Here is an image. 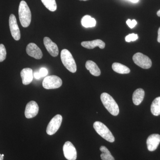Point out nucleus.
<instances>
[{
	"label": "nucleus",
	"instance_id": "obj_1",
	"mask_svg": "<svg viewBox=\"0 0 160 160\" xmlns=\"http://www.w3.org/2000/svg\"><path fill=\"white\" fill-rule=\"evenodd\" d=\"M19 17L21 25L24 28L28 27L31 23V12L26 2L22 1L18 9Z\"/></svg>",
	"mask_w": 160,
	"mask_h": 160
},
{
	"label": "nucleus",
	"instance_id": "obj_2",
	"mask_svg": "<svg viewBox=\"0 0 160 160\" xmlns=\"http://www.w3.org/2000/svg\"><path fill=\"white\" fill-rule=\"evenodd\" d=\"M103 105L109 113L113 116H117L119 113V109L114 99L108 93L103 92L101 95Z\"/></svg>",
	"mask_w": 160,
	"mask_h": 160
},
{
	"label": "nucleus",
	"instance_id": "obj_3",
	"mask_svg": "<svg viewBox=\"0 0 160 160\" xmlns=\"http://www.w3.org/2000/svg\"><path fill=\"white\" fill-rule=\"evenodd\" d=\"M61 58L63 65L70 72L74 73L77 71V65L71 52L66 49L62 50Z\"/></svg>",
	"mask_w": 160,
	"mask_h": 160
},
{
	"label": "nucleus",
	"instance_id": "obj_4",
	"mask_svg": "<svg viewBox=\"0 0 160 160\" xmlns=\"http://www.w3.org/2000/svg\"><path fill=\"white\" fill-rule=\"evenodd\" d=\"M93 128L98 134L109 142H113L115 138L111 132L107 128L106 125L100 122H95Z\"/></svg>",
	"mask_w": 160,
	"mask_h": 160
},
{
	"label": "nucleus",
	"instance_id": "obj_5",
	"mask_svg": "<svg viewBox=\"0 0 160 160\" xmlns=\"http://www.w3.org/2000/svg\"><path fill=\"white\" fill-rule=\"evenodd\" d=\"M62 84V81L58 77L55 75L49 76L44 78L43 87L47 89H55L59 88Z\"/></svg>",
	"mask_w": 160,
	"mask_h": 160
},
{
	"label": "nucleus",
	"instance_id": "obj_6",
	"mask_svg": "<svg viewBox=\"0 0 160 160\" xmlns=\"http://www.w3.org/2000/svg\"><path fill=\"white\" fill-rule=\"evenodd\" d=\"M132 60L135 64L144 69H149L152 64L151 59L141 52L135 53L132 57Z\"/></svg>",
	"mask_w": 160,
	"mask_h": 160
},
{
	"label": "nucleus",
	"instance_id": "obj_7",
	"mask_svg": "<svg viewBox=\"0 0 160 160\" xmlns=\"http://www.w3.org/2000/svg\"><path fill=\"white\" fill-rule=\"evenodd\" d=\"M62 121V117L60 114H57L49 122L47 129L46 132L49 135L55 134L59 129Z\"/></svg>",
	"mask_w": 160,
	"mask_h": 160
},
{
	"label": "nucleus",
	"instance_id": "obj_8",
	"mask_svg": "<svg viewBox=\"0 0 160 160\" xmlns=\"http://www.w3.org/2000/svg\"><path fill=\"white\" fill-rule=\"evenodd\" d=\"M64 156L68 160H76L77 158V152L75 147L71 142H66L63 147Z\"/></svg>",
	"mask_w": 160,
	"mask_h": 160
},
{
	"label": "nucleus",
	"instance_id": "obj_9",
	"mask_svg": "<svg viewBox=\"0 0 160 160\" xmlns=\"http://www.w3.org/2000/svg\"><path fill=\"white\" fill-rule=\"evenodd\" d=\"M9 26L12 38L16 41L19 40L21 38V33L14 15L12 14L9 17Z\"/></svg>",
	"mask_w": 160,
	"mask_h": 160
},
{
	"label": "nucleus",
	"instance_id": "obj_10",
	"mask_svg": "<svg viewBox=\"0 0 160 160\" xmlns=\"http://www.w3.org/2000/svg\"><path fill=\"white\" fill-rule=\"evenodd\" d=\"M39 106L35 101H31L26 105L25 109V116L27 118L35 117L38 113Z\"/></svg>",
	"mask_w": 160,
	"mask_h": 160
},
{
	"label": "nucleus",
	"instance_id": "obj_11",
	"mask_svg": "<svg viewBox=\"0 0 160 160\" xmlns=\"http://www.w3.org/2000/svg\"><path fill=\"white\" fill-rule=\"evenodd\" d=\"M26 52L30 57L36 59H41L42 58V52L37 45L33 43L28 44L26 47Z\"/></svg>",
	"mask_w": 160,
	"mask_h": 160
},
{
	"label": "nucleus",
	"instance_id": "obj_12",
	"mask_svg": "<svg viewBox=\"0 0 160 160\" xmlns=\"http://www.w3.org/2000/svg\"><path fill=\"white\" fill-rule=\"evenodd\" d=\"M160 143V135L152 134L149 136L146 141L147 148L149 151H154L157 149Z\"/></svg>",
	"mask_w": 160,
	"mask_h": 160
},
{
	"label": "nucleus",
	"instance_id": "obj_13",
	"mask_svg": "<svg viewBox=\"0 0 160 160\" xmlns=\"http://www.w3.org/2000/svg\"><path fill=\"white\" fill-rule=\"evenodd\" d=\"M44 44L49 54L53 57L58 56L59 53L57 45L53 42L49 38L45 37L44 38Z\"/></svg>",
	"mask_w": 160,
	"mask_h": 160
},
{
	"label": "nucleus",
	"instance_id": "obj_14",
	"mask_svg": "<svg viewBox=\"0 0 160 160\" xmlns=\"http://www.w3.org/2000/svg\"><path fill=\"white\" fill-rule=\"evenodd\" d=\"M81 45L84 48L88 49H93L96 47H99L100 49H103L106 46L105 42L100 39L83 42L81 43Z\"/></svg>",
	"mask_w": 160,
	"mask_h": 160
},
{
	"label": "nucleus",
	"instance_id": "obj_15",
	"mask_svg": "<svg viewBox=\"0 0 160 160\" xmlns=\"http://www.w3.org/2000/svg\"><path fill=\"white\" fill-rule=\"evenodd\" d=\"M21 76L23 85H29L31 83L33 79L32 69L29 68L23 69L21 71Z\"/></svg>",
	"mask_w": 160,
	"mask_h": 160
},
{
	"label": "nucleus",
	"instance_id": "obj_16",
	"mask_svg": "<svg viewBox=\"0 0 160 160\" xmlns=\"http://www.w3.org/2000/svg\"><path fill=\"white\" fill-rule=\"evenodd\" d=\"M86 67L87 70H89L90 73L94 76H99L101 74V70L98 65L93 61H87Z\"/></svg>",
	"mask_w": 160,
	"mask_h": 160
},
{
	"label": "nucleus",
	"instance_id": "obj_17",
	"mask_svg": "<svg viewBox=\"0 0 160 160\" xmlns=\"http://www.w3.org/2000/svg\"><path fill=\"white\" fill-rule=\"evenodd\" d=\"M145 96V91L142 89H137L132 95V101L134 105L138 106L142 102Z\"/></svg>",
	"mask_w": 160,
	"mask_h": 160
},
{
	"label": "nucleus",
	"instance_id": "obj_18",
	"mask_svg": "<svg viewBox=\"0 0 160 160\" xmlns=\"http://www.w3.org/2000/svg\"><path fill=\"white\" fill-rule=\"evenodd\" d=\"M82 26L85 28L94 27L96 25V21L90 16L86 15L83 17L81 21Z\"/></svg>",
	"mask_w": 160,
	"mask_h": 160
},
{
	"label": "nucleus",
	"instance_id": "obj_19",
	"mask_svg": "<svg viewBox=\"0 0 160 160\" xmlns=\"http://www.w3.org/2000/svg\"><path fill=\"white\" fill-rule=\"evenodd\" d=\"M112 69L113 71L120 74H128L130 72V69L128 67L119 63H113Z\"/></svg>",
	"mask_w": 160,
	"mask_h": 160
},
{
	"label": "nucleus",
	"instance_id": "obj_20",
	"mask_svg": "<svg viewBox=\"0 0 160 160\" xmlns=\"http://www.w3.org/2000/svg\"><path fill=\"white\" fill-rule=\"evenodd\" d=\"M151 111L153 115L158 116L160 115V97L156 98L151 106Z\"/></svg>",
	"mask_w": 160,
	"mask_h": 160
},
{
	"label": "nucleus",
	"instance_id": "obj_21",
	"mask_svg": "<svg viewBox=\"0 0 160 160\" xmlns=\"http://www.w3.org/2000/svg\"><path fill=\"white\" fill-rule=\"evenodd\" d=\"M100 151L102 152L101 158L102 160H115L113 157L112 155L110 152L105 146H102L100 148Z\"/></svg>",
	"mask_w": 160,
	"mask_h": 160
},
{
	"label": "nucleus",
	"instance_id": "obj_22",
	"mask_svg": "<svg viewBox=\"0 0 160 160\" xmlns=\"http://www.w3.org/2000/svg\"><path fill=\"white\" fill-rule=\"evenodd\" d=\"M43 5L49 11L54 12L57 9L56 2L55 0H41Z\"/></svg>",
	"mask_w": 160,
	"mask_h": 160
},
{
	"label": "nucleus",
	"instance_id": "obj_23",
	"mask_svg": "<svg viewBox=\"0 0 160 160\" xmlns=\"http://www.w3.org/2000/svg\"><path fill=\"white\" fill-rule=\"evenodd\" d=\"M6 51L5 46L3 44H0V62H3L6 59Z\"/></svg>",
	"mask_w": 160,
	"mask_h": 160
},
{
	"label": "nucleus",
	"instance_id": "obj_24",
	"mask_svg": "<svg viewBox=\"0 0 160 160\" xmlns=\"http://www.w3.org/2000/svg\"><path fill=\"white\" fill-rule=\"evenodd\" d=\"M138 38V34L131 33V34H129L127 35L125 38V40L126 42H129L136 41Z\"/></svg>",
	"mask_w": 160,
	"mask_h": 160
},
{
	"label": "nucleus",
	"instance_id": "obj_25",
	"mask_svg": "<svg viewBox=\"0 0 160 160\" xmlns=\"http://www.w3.org/2000/svg\"><path fill=\"white\" fill-rule=\"evenodd\" d=\"M126 23H127V25L129 28L132 29V28H134L135 26H136L137 24V22L134 19L132 20L128 19L126 21Z\"/></svg>",
	"mask_w": 160,
	"mask_h": 160
},
{
	"label": "nucleus",
	"instance_id": "obj_26",
	"mask_svg": "<svg viewBox=\"0 0 160 160\" xmlns=\"http://www.w3.org/2000/svg\"><path fill=\"white\" fill-rule=\"evenodd\" d=\"M40 74L41 75V77H44L46 76L48 74V71L47 69L45 68H42L40 69L39 72Z\"/></svg>",
	"mask_w": 160,
	"mask_h": 160
},
{
	"label": "nucleus",
	"instance_id": "obj_27",
	"mask_svg": "<svg viewBox=\"0 0 160 160\" xmlns=\"http://www.w3.org/2000/svg\"><path fill=\"white\" fill-rule=\"evenodd\" d=\"M33 76L36 79H39L42 78V77H41V75L40 74V73L39 72H35Z\"/></svg>",
	"mask_w": 160,
	"mask_h": 160
},
{
	"label": "nucleus",
	"instance_id": "obj_28",
	"mask_svg": "<svg viewBox=\"0 0 160 160\" xmlns=\"http://www.w3.org/2000/svg\"><path fill=\"white\" fill-rule=\"evenodd\" d=\"M158 42L160 43V27L158 30Z\"/></svg>",
	"mask_w": 160,
	"mask_h": 160
},
{
	"label": "nucleus",
	"instance_id": "obj_29",
	"mask_svg": "<svg viewBox=\"0 0 160 160\" xmlns=\"http://www.w3.org/2000/svg\"><path fill=\"white\" fill-rule=\"evenodd\" d=\"M129 1H130L132 2L137 3L139 2V0H129Z\"/></svg>",
	"mask_w": 160,
	"mask_h": 160
},
{
	"label": "nucleus",
	"instance_id": "obj_30",
	"mask_svg": "<svg viewBox=\"0 0 160 160\" xmlns=\"http://www.w3.org/2000/svg\"><path fill=\"white\" fill-rule=\"evenodd\" d=\"M157 15L159 17H160V10H159L158 11Z\"/></svg>",
	"mask_w": 160,
	"mask_h": 160
},
{
	"label": "nucleus",
	"instance_id": "obj_31",
	"mask_svg": "<svg viewBox=\"0 0 160 160\" xmlns=\"http://www.w3.org/2000/svg\"><path fill=\"white\" fill-rule=\"evenodd\" d=\"M3 157L2 156V154H0V160H3Z\"/></svg>",
	"mask_w": 160,
	"mask_h": 160
},
{
	"label": "nucleus",
	"instance_id": "obj_32",
	"mask_svg": "<svg viewBox=\"0 0 160 160\" xmlns=\"http://www.w3.org/2000/svg\"><path fill=\"white\" fill-rule=\"evenodd\" d=\"M80 1H88V0H80Z\"/></svg>",
	"mask_w": 160,
	"mask_h": 160
},
{
	"label": "nucleus",
	"instance_id": "obj_33",
	"mask_svg": "<svg viewBox=\"0 0 160 160\" xmlns=\"http://www.w3.org/2000/svg\"><path fill=\"white\" fill-rule=\"evenodd\" d=\"M2 156L3 157H4V154H2Z\"/></svg>",
	"mask_w": 160,
	"mask_h": 160
}]
</instances>
